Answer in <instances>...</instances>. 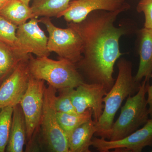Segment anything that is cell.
Masks as SVG:
<instances>
[{"label":"cell","instance_id":"1","mask_svg":"<svg viewBox=\"0 0 152 152\" xmlns=\"http://www.w3.org/2000/svg\"><path fill=\"white\" fill-rule=\"evenodd\" d=\"M121 11H93L82 21L68 23L83 42V58L76 64L90 83L99 84L109 91L114 84V66L122 55L120 38L128 32L123 26L115 23Z\"/></svg>","mask_w":152,"mask_h":152},{"label":"cell","instance_id":"2","mask_svg":"<svg viewBox=\"0 0 152 152\" xmlns=\"http://www.w3.org/2000/svg\"><path fill=\"white\" fill-rule=\"evenodd\" d=\"M118 69L117 78L112 88L104 97L103 111L96 123V137L110 139V133L114 123V118L123 101L129 96L137 92L141 84L135 80L132 75V65L125 58H120L117 63Z\"/></svg>","mask_w":152,"mask_h":152},{"label":"cell","instance_id":"3","mask_svg":"<svg viewBox=\"0 0 152 152\" xmlns=\"http://www.w3.org/2000/svg\"><path fill=\"white\" fill-rule=\"evenodd\" d=\"M28 66L32 76L57 90L76 88L85 82L75 64L65 59L55 61L47 56L34 58L30 54Z\"/></svg>","mask_w":152,"mask_h":152},{"label":"cell","instance_id":"4","mask_svg":"<svg viewBox=\"0 0 152 152\" xmlns=\"http://www.w3.org/2000/svg\"><path fill=\"white\" fill-rule=\"evenodd\" d=\"M149 81L144 80L136 95L129 96L121 107V114L114 123L109 140H118L137 130L149 119V113L146 94Z\"/></svg>","mask_w":152,"mask_h":152},{"label":"cell","instance_id":"5","mask_svg":"<svg viewBox=\"0 0 152 152\" xmlns=\"http://www.w3.org/2000/svg\"><path fill=\"white\" fill-rule=\"evenodd\" d=\"M46 87L41 124L44 141L49 151L69 152L68 138L60 126L56 108L57 89L48 84Z\"/></svg>","mask_w":152,"mask_h":152},{"label":"cell","instance_id":"6","mask_svg":"<svg viewBox=\"0 0 152 152\" xmlns=\"http://www.w3.org/2000/svg\"><path fill=\"white\" fill-rule=\"evenodd\" d=\"M39 22L43 24L49 34L48 48L60 58L65 59L77 64L83 58V42L80 37L72 28H62L55 26L50 18L42 17Z\"/></svg>","mask_w":152,"mask_h":152},{"label":"cell","instance_id":"7","mask_svg":"<svg viewBox=\"0 0 152 152\" xmlns=\"http://www.w3.org/2000/svg\"><path fill=\"white\" fill-rule=\"evenodd\" d=\"M45 82L43 80L36 78L30 74L27 89L19 103L24 115L26 138L30 145L40 126L46 87Z\"/></svg>","mask_w":152,"mask_h":152},{"label":"cell","instance_id":"8","mask_svg":"<svg viewBox=\"0 0 152 152\" xmlns=\"http://www.w3.org/2000/svg\"><path fill=\"white\" fill-rule=\"evenodd\" d=\"M91 146L100 152H141L147 146L152 147V119L143 127L124 138L116 141L93 137Z\"/></svg>","mask_w":152,"mask_h":152},{"label":"cell","instance_id":"9","mask_svg":"<svg viewBox=\"0 0 152 152\" xmlns=\"http://www.w3.org/2000/svg\"><path fill=\"white\" fill-rule=\"evenodd\" d=\"M30 55L19 61L0 86V107H14L20 103L27 89L30 77Z\"/></svg>","mask_w":152,"mask_h":152},{"label":"cell","instance_id":"10","mask_svg":"<svg viewBox=\"0 0 152 152\" xmlns=\"http://www.w3.org/2000/svg\"><path fill=\"white\" fill-rule=\"evenodd\" d=\"M107 91L99 84L83 83L73 90L72 100L77 113H82L91 109L94 121L97 123L102 114L103 99Z\"/></svg>","mask_w":152,"mask_h":152},{"label":"cell","instance_id":"11","mask_svg":"<svg viewBox=\"0 0 152 152\" xmlns=\"http://www.w3.org/2000/svg\"><path fill=\"white\" fill-rule=\"evenodd\" d=\"M130 6L126 0H73L67 8L60 14L68 23L82 21L93 11L103 10L114 12L128 10Z\"/></svg>","mask_w":152,"mask_h":152},{"label":"cell","instance_id":"12","mask_svg":"<svg viewBox=\"0 0 152 152\" xmlns=\"http://www.w3.org/2000/svg\"><path fill=\"white\" fill-rule=\"evenodd\" d=\"M39 20L34 18L18 26L17 36L22 48L27 54H34L37 57H49L48 39L39 26Z\"/></svg>","mask_w":152,"mask_h":152},{"label":"cell","instance_id":"13","mask_svg":"<svg viewBox=\"0 0 152 152\" xmlns=\"http://www.w3.org/2000/svg\"><path fill=\"white\" fill-rule=\"evenodd\" d=\"M140 62L135 80L140 83L144 78L149 81L152 77V30L144 27L140 31Z\"/></svg>","mask_w":152,"mask_h":152},{"label":"cell","instance_id":"14","mask_svg":"<svg viewBox=\"0 0 152 152\" xmlns=\"http://www.w3.org/2000/svg\"><path fill=\"white\" fill-rule=\"evenodd\" d=\"M26 139V120L21 107L19 104L13 107L10 137L6 151L23 152Z\"/></svg>","mask_w":152,"mask_h":152},{"label":"cell","instance_id":"15","mask_svg":"<svg viewBox=\"0 0 152 152\" xmlns=\"http://www.w3.org/2000/svg\"><path fill=\"white\" fill-rule=\"evenodd\" d=\"M92 119L79 126L68 138L69 152H91L93 136L96 132Z\"/></svg>","mask_w":152,"mask_h":152},{"label":"cell","instance_id":"16","mask_svg":"<svg viewBox=\"0 0 152 152\" xmlns=\"http://www.w3.org/2000/svg\"><path fill=\"white\" fill-rule=\"evenodd\" d=\"M0 15L18 26L34 18L31 7L20 0H9L0 10Z\"/></svg>","mask_w":152,"mask_h":152},{"label":"cell","instance_id":"17","mask_svg":"<svg viewBox=\"0 0 152 152\" xmlns=\"http://www.w3.org/2000/svg\"><path fill=\"white\" fill-rule=\"evenodd\" d=\"M71 0H34L31 6L34 18L56 17L67 8Z\"/></svg>","mask_w":152,"mask_h":152},{"label":"cell","instance_id":"18","mask_svg":"<svg viewBox=\"0 0 152 152\" xmlns=\"http://www.w3.org/2000/svg\"><path fill=\"white\" fill-rule=\"evenodd\" d=\"M93 114L92 110L89 109L82 113L57 112V115L61 128L69 138L79 126L92 119Z\"/></svg>","mask_w":152,"mask_h":152},{"label":"cell","instance_id":"19","mask_svg":"<svg viewBox=\"0 0 152 152\" xmlns=\"http://www.w3.org/2000/svg\"><path fill=\"white\" fill-rule=\"evenodd\" d=\"M26 56H22L12 48L0 42V83H2L19 61Z\"/></svg>","mask_w":152,"mask_h":152},{"label":"cell","instance_id":"20","mask_svg":"<svg viewBox=\"0 0 152 152\" xmlns=\"http://www.w3.org/2000/svg\"><path fill=\"white\" fill-rule=\"evenodd\" d=\"M18 28L17 25L0 15V42L12 48L21 56H25L28 54L22 48L17 37Z\"/></svg>","mask_w":152,"mask_h":152},{"label":"cell","instance_id":"21","mask_svg":"<svg viewBox=\"0 0 152 152\" xmlns=\"http://www.w3.org/2000/svg\"><path fill=\"white\" fill-rule=\"evenodd\" d=\"M13 107H0V152L6 151L8 143Z\"/></svg>","mask_w":152,"mask_h":152},{"label":"cell","instance_id":"22","mask_svg":"<svg viewBox=\"0 0 152 152\" xmlns=\"http://www.w3.org/2000/svg\"><path fill=\"white\" fill-rule=\"evenodd\" d=\"M74 88H68L60 90V94L56 97L55 105L57 112L73 113H77L72 100V94Z\"/></svg>","mask_w":152,"mask_h":152},{"label":"cell","instance_id":"23","mask_svg":"<svg viewBox=\"0 0 152 152\" xmlns=\"http://www.w3.org/2000/svg\"><path fill=\"white\" fill-rule=\"evenodd\" d=\"M138 12L143 13L144 27L152 30V0H140L137 7Z\"/></svg>","mask_w":152,"mask_h":152},{"label":"cell","instance_id":"24","mask_svg":"<svg viewBox=\"0 0 152 152\" xmlns=\"http://www.w3.org/2000/svg\"><path fill=\"white\" fill-rule=\"evenodd\" d=\"M148 106L149 113L150 117L152 119V85L150 86L149 85L148 88Z\"/></svg>","mask_w":152,"mask_h":152},{"label":"cell","instance_id":"25","mask_svg":"<svg viewBox=\"0 0 152 152\" xmlns=\"http://www.w3.org/2000/svg\"><path fill=\"white\" fill-rule=\"evenodd\" d=\"M9 0H0V10L7 4Z\"/></svg>","mask_w":152,"mask_h":152},{"label":"cell","instance_id":"26","mask_svg":"<svg viewBox=\"0 0 152 152\" xmlns=\"http://www.w3.org/2000/svg\"><path fill=\"white\" fill-rule=\"evenodd\" d=\"M20 1H22L25 4L29 6L30 1H31V0H20Z\"/></svg>","mask_w":152,"mask_h":152},{"label":"cell","instance_id":"27","mask_svg":"<svg viewBox=\"0 0 152 152\" xmlns=\"http://www.w3.org/2000/svg\"><path fill=\"white\" fill-rule=\"evenodd\" d=\"M151 152H152V151H151Z\"/></svg>","mask_w":152,"mask_h":152}]
</instances>
